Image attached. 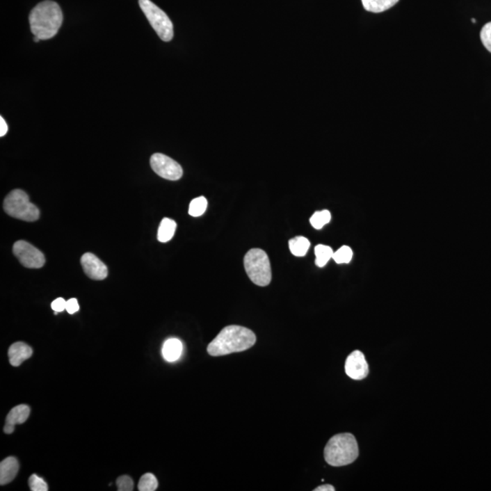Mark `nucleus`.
<instances>
[{"instance_id": "29", "label": "nucleus", "mask_w": 491, "mask_h": 491, "mask_svg": "<svg viewBox=\"0 0 491 491\" xmlns=\"http://www.w3.org/2000/svg\"><path fill=\"white\" fill-rule=\"evenodd\" d=\"M314 491H335V488L331 486V485L327 484L316 488Z\"/></svg>"}, {"instance_id": "11", "label": "nucleus", "mask_w": 491, "mask_h": 491, "mask_svg": "<svg viewBox=\"0 0 491 491\" xmlns=\"http://www.w3.org/2000/svg\"><path fill=\"white\" fill-rule=\"evenodd\" d=\"M33 354V351L24 342H16L11 345L8 350V357H10V363L12 366L19 367L29 360Z\"/></svg>"}, {"instance_id": "2", "label": "nucleus", "mask_w": 491, "mask_h": 491, "mask_svg": "<svg viewBox=\"0 0 491 491\" xmlns=\"http://www.w3.org/2000/svg\"><path fill=\"white\" fill-rule=\"evenodd\" d=\"M63 22V13L58 3L46 0L35 6L29 15L31 29L40 40H49L57 35Z\"/></svg>"}, {"instance_id": "1", "label": "nucleus", "mask_w": 491, "mask_h": 491, "mask_svg": "<svg viewBox=\"0 0 491 491\" xmlns=\"http://www.w3.org/2000/svg\"><path fill=\"white\" fill-rule=\"evenodd\" d=\"M252 330L241 326H227L208 346V353L213 357L225 356L252 348L256 343Z\"/></svg>"}, {"instance_id": "18", "label": "nucleus", "mask_w": 491, "mask_h": 491, "mask_svg": "<svg viewBox=\"0 0 491 491\" xmlns=\"http://www.w3.org/2000/svg\"><path fill=\"white\" fill-rule=\"evenodd\" d=\"M334 251L332 248L325 245H318L315 248L316 265L319 268H323L333 257Z\"/></svg>"}, {"instance_id": "21", "label": "nucleus", "mask_w": 491, "mask_h": 491, "mask_svg": "<svg viewBox=\"0 0 491 491\" xmlns=\"http://www.w3.org/2000/svg\"><path fill=\"white\" fill-rule=\"evenodd\" d=\"M158 487V480L152 473H146L142 476L138 486L140 491H155Z\"/></svg>"}, {"instance_id": "22", "label": "nucleus", "mask_w": 491, "mask_h": 491, "mask_svg": "<svg viewBox=\"0 0 491 491\" xmlns=\"http://www.w3.org/2000/svg\"><path fill=\"white\" fill-rule=\"evenodd\" d=\"M353 257V251L348 246H343L339 250L334 252L332 259L338 264H346L350 263Z\"/></svg>"}, {"instance_id": "7", "label": "nucleus", "mask_w": 491, "mask_h": 491, "mask_svg": "<svg viewBox=\"0 0 491 491\" xmlns=\"http://www.w3.org/2000/svg\"><path fill=\"white\" fill-rule=\"evenodd\" d=\"M13 253L24 267L40 268L45 265L46 259L44 254L25 241H19L14 244Z\"/></svg>"}, {"instance_id": "5", "label": "nucleus", "mask_w": 491, "mask_h": 491, "mask_svg": "<svg viewBox=\"0 0 491 491\" xmlns=\"http://www.w3.org/2000/svg\"><path fill=\"white\" fill-rule=\"evenodd\" d=\"M4 211L10 217L28 223H33L40 218V209L31 202L29 195L22 189H15L6 197Z\"/></svg>"}, {"instance_id": "17", "label": "nucleus", "mask_w": 491, "mask_h": 491, "mask_svg": "<svg viewBox=\"0 0 491 491\" xmlns=\"http://www.w3.org/2000/svg\"><path fill=\"white\" fill-rule=\"evenodd\" d=\"M289 246L293 255L303 257L306 255L307 250H309L310 242L305 236H296V238L289 241Z\"/></svg>"}, {"instance_id": "32", "label": "nucleus", "mask_w": 491, "mask_h": 491, "mask_svg": "<svg viewBox=\"0 0 491 491\" xmlns=\"http://www.w3.org/2000/svg\"><path fill=\"white\" fill-rule=\"evenodd\" d=\"M472 22L476 23V19H472Z\"/></svg>"}, {"instance_id": "26", "label": "nucleus", "mask_w": 491, "mask_h": 491, "mask_svg": "<svg viewBox=\"0 0 491 491\" xmlns=\"http://www.w3.org/2000/svg\"><path fill=\"white\" fill-rule=\"evenodd\" d=\"M67 301L64 298H58L57 300L53 301L51 304L52 309L54 310L56 314L58 312H64L66 310Z\"/></svg>"}, {"instance_id": "4", "label": "nucleus", "mask_w": 491, "mask_h": 491, "mask_svg": "<svg viewBox=\"0 0 491 491\" xmlns=\"http://www.w3.org/2000/svg\"><path fill=\"white\" fill-rule=\"evenodd\" d=\"M244 267L248 277L259 287L269 285L272 279L268 256L260 248H252L244 257Z\"/></svg>"}, {"instance_id": "6", "label": "nucleus", "mask_w": 491, "mask_h": 491, "mask_svg": "<svg viewBox=\"0 0 491 491\" xmlns=\"http://www.w3.org/2000/svg\"><path fill=\"white\" fill-rule=\"evenodd\" d=\"M140 7L162 40L168 42L174 37L173 24L168 15L150 0H140Z\"/></svg>"}, {"instance_id": "9", "label": "nucleus", "mask_w": 491, "mask_h": 491, "mask_svg": "<svg viewBox=\"0 0 491 491\" xmlns=\"http://www.w3.org/2000/svg\"><path fill=\"white\" fill-rule=\"evenodd\" d=\"M346 374L352 380H362L369 375L368 362L362 352L355 351L348 357L345 363Z\"/></svg>"}, {"instance_id": "31", "label": "nucleus", "mask_w": 491, "mask_h": 491, "mask_svg": "<svg viewBox=\"0 0 491 491\" xmlns=\"http://www.w3.org/2000/svg\"><path fill=\"white\" fill-rule=\"evenodd\" d=\"M40 38H38V37L34 38L35 42H38V41H40Z\"/></svg>"}, {"instance_id": "24", "label": "nucleus", "mask_w": 491, "mask_h": 491, "mask_svg": "<svg viewBox=\"0 0 491 491\" xmlns=\"http://www.w3.org/2000/svg\"><path fill=\"white\" fill-rule=\"evenodd\" d=\"M481 40L483 45L491 53V22L487 23L481 32Z\"/></svg>"}, {"instance_id": "8", "label": "nucleus", "mask_w": 491, "mask_h": 491, "mask_svg": "<svg viewBox=\"0 0 491 491\" xmlns=\"http://www.w3.org/2000/svg\"><path fill=\"white\" fill-rule=\"evenodd\" d=\"M154 172L168 180H179L183 175L182 166L170 156L161 153H156L150 159Z\"/></svg>"}, {"instance_id": "30", "label": "nucleus", "mask_w": 491, "mask_h": 491, "mask_svg": "<svg viewBox=\"0 0 491 491\" xmlns=\"http://www.w3.org/2000/svg\"><path fill=\"white\" fill-rule=\"evenodd\" d=\"M14 430H15V425L8 424V423H6V425L4 427V433L6 434L13 433Z\"/></svg>"}, {"instance_id": "27", "label": "nucleus", "mask_w": 491, "mask_h": 491, "mask_svg": "<svg viewBox=\"0 0 491 491\" xmlns=\"http://www.w3.org/2000/svg\"><path fill=\"white\" fill-rule=\"evenodd\" d=\"M79 309V305L77 298H70V300L67 301L66 310L70 314H74V313L78 312Z\"/></svg>"}, {"instance_id": "20", "label": "nucleus", "mask_w": 491, "mask_h": 491, "mask_svg": "<svg viewBox=\"0 0 491 491\" xmlns=\"http://www.w3.org/2000/svg\"><path fill=\"white\" fill-rule=\"evenodd\" d=\"M331 220V214L328 211H316L310 218V224L315 230H321L325 225L330 223Z\"/></svg>"}, {"instance_id": "23", "label": "nucleus", "mask_w": 491, "mask_h": 491, "mask_svg": "<svg viewBox=\"0 0 491 491\" xmlns=\"http://www.w3.org/2000/svg\"><path fill=\"white\" fill-rule=\"evenodd\" d=\"M29 485L32 491L49 490V487H47V484L45 481L35 474L31 475V478H29Z\"/></svg>"}, {"instance_id": "16", "label": "nucleus", "mask_w": 491, "mask_h": 491, "mask_svg": "<svg viewBox=\"0 0 491 491\" xmlns=\"http://www.w3.org/2000/svg\"><path fill=\"white\" fill-rule=\"evenodd\" d=\"M177 229V223L171 218H164L161 220V225H159V232H158V239L159 241L162 242V243H166L172 239L174 234H175Z\"/></svg>"}, {"instance_id": "13", "label": "nucleus", "mask_w": 491, "mask_h": 491, "mask_svg": "<svg viewBox=\"0 0 491 491\" xmlns=\"http://www.w3.org/2000/svg\"><path fill=\"white\" fill-rule=\"evenodd\" d=\"M182 351L183 345L179 339H170L166 340L163 344L162 355L168 362H175L182 356Z\"/></svg>"}, {"instance_id": "19", "label": "nucleus", "mask_w": 491, "mask_h": 491, "mask_svg": "<svg viewBox=\"0 0 491 491\" xmlns=\"http://www.w3.org/2000/svg\"><path fill=\"white\" fill-rule=\"evenodd\" d=\"M207 208H208V200L206 198H197L189 204L188 214L192 217H200L205 213Z\"/></svg>"}, {"instance_id": "25", "label": "nucleus", "mask_w": 491, "mask_h": 491, "mask_svg": "<svg viewBox=\"0 0 491 491\" xmlns=\"http://www.w3.org/2000/svg\"><path fill=\"white\" fill-rule=\"evenodd\" d=\"M117 487L118 491H131L134 489V483L129 476H121L117 480Z\"/></svg>"}, {"instance_id": "28", "label": "nucleus", "mask_w": 491, "mask_h": 491, "mask_svg": "<svg viewBox=\"0 0 491 491\" xmlns=\"http://www.w3.org/2000/svg\"><path fill=\"white\" fill-rule=\"evenodd\" d=\"M8 130V127L4 118L0 117V137H4L7 134Z\"/></svg>"}, {"instance_id": "15", "label": "nucleus", "mask_w": 491, "mask_h": 491, "mask_svg": "<svg viewBox=\"0 0 491 491\" xmlns=\"http://www.w3.org/2000/svg\"><path fill=\"white\" fill-rule=\"evenodd\" d=\"M364 8L372 13H381L394 7L399 0H362Z\"/></svg>"}, {"instance_id": "14", "label": "nucleus", "mask_w": 491, "mask_h": 491, "mask_svg": "<svg viewBox=\"0 0 491 491\" xmlns=\"http://www.w3.org/2000/svg\"><path fill=\"white\" fill-rule=\"evenodd\" d=\"M31 414V409L26 405H19V406L13 408L8 414L6 423L12 425L23 424L29 419Z\"/></svg>"}, {"instance_id": "12", "label": "nucleus", "mask_w": 491, "mask_h": 491, "mask_svg": "<svg viewBox=\"0 0 491 491\" xmlns=\"http://www.w3.org/2000/svg\"><path fill=\"white\" fill-rule=\"evenodd\" d=\"M19 461L16 458L8 457L0 463V484L2 486L10 483L19 472Z\"/></svg>"}, {"instance_id": "10", "label": "nucleus", "mask_w": 491, "mask_h": 491, "mask_svg": "<svg viewBox=\"0 0 491 491\" xmlns=\"http://www.w3.org/2000/svg\"><path fill=\"white\" fill-rule=\"evenodd\" d=\"M81 265L83 271L91 280H103L108 277V268L93 253H85L81 257Z\"/></svg>"}, {"instance_id": "3", "label": "nucleus", "mask_w": 491, "mask_h": 491, "mask_svg": "<svg viewBox=\"0 0 491 491\" xmlns=\"http://www.w3.org/2000/svg\"><path fill=\"white\" fill-rule=\"evenodd\" d=\"M327 463L341 467L353 463L359 457V446L353 435L342 433L331 437L324 449Z\"/></svg>"}]
</instances>
